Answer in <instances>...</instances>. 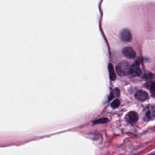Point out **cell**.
Segmentation results:
<instances>
[{
    "mask_svg": "<svg viewBox=\"0 0 155 155\" xmlns=\"http://www.w3.org/2000/svg\"><path fill=\"white\" fill-rule=\"evenodd\" d=\"M116 73L120 76H125L131 73V66L127 61L119 62L116 68Z\"/></svg>",
    "mask_w": 155,
    "mask_h": 155,
    "instance_id": "1",
    "label": "cell"
},
{
    "mask_svg": "<svg viewBox=\"0 0 155 155\" xmlns=\"http://www.w3.org/2000/svg\"><path fill=\"white\" fill-rule=\"evenodd\" d=\"M144 118L145 120L149 121L155 117V106H148L144 110Z\"/></svg>",
    "mask_w": 155,
    "mask_h": 155,
    "instance_id": "2",
    "label": "cell"
},
{
    "mask_svg": "<svg viewBox=\"0 0 155 155\" xmlns=\"http://www.w3.org/2000/svg\"><path fill=\"white\" fill-rule=\"evenodd\" d=\"M120 37L122 41L125 42H130L132 40L131 33L127 29H124L121 31Z\"/></svg>",
    "mask_w": 155,
    "mask_h": 155,
    "instance_id": "3",
    "label": "cell"
},
{
    "mask_svg": "<svg viewBox=\"0 0 155 155\" xmlns=\"http://www.w3.org/2000/svg\"><path fill=\"white\" fill-rule=\"evenodd\" d=\"M123 55L128 59H133L136 57V55L134 50L130 47H126L122 49Z\"/></svg>",
    "mask_w": 155,
    "mask_h": 155,
    "instance_id": "4",
    "label": "cell"
},
{
    "mask_svg": "<svg viewBox=\"0 0 155 155\" xmlns=\"http://www.w3.org/2000/svg\"><path fill=\"white\" fill-rule=\"evenodd\" d=\"M125 118L130 124H134L138 120V115L135 112H130L127 114Z\"/></svg>",
    "mask_w": 155,
    "mask_h": 155,
    "instance_id": "5",
    "label": "cell"
},
{
    "mask_svg": "<svg viewBox=\"0 0 155 155\" xmlns=\"http://www.w3.org/2000/svg\"><path fill=\"white\" fill-rule=\"evenodd\" d=\"M135 98L138 101H144L148 98V95L145 91L142 90H139L136 93Z\"/></svg>",
    "mask_w": 155,
    "mask_h": 155,
    "instance_id": "6",
    "label": "cell"
},
{
    "mask_svg": "<svg viewBox=\"0 0 155 155\" xmlns=\"http://www.w3.org/2000/svg\"><path fill=\"white\" fill-rule=\"evenodd\" d=\"M142 73V71L139 67L138 64L136 63L131 66V74L133 76H140Z\"/></svg>",
    "mask_w": 155,
    "mask_h": 155,
    "instance_id": "7",
    "label": "cell"
},
{
    "mask_svg": "<svg viewBox=\"0 0 155 155\" xmlns=\"http://www.w3.org/2000/svg\"><path fill=\"white\" fill-rule=\"evenodd\" d=\"M109 76L110 79L112 80H115L116 78V75L113 66L112 64H109Z\"/></svg>",
    "mask_w": 155,
    "mask_h": 155,
    "instance_id": "8",
    "label": "cell"
},
{
    "mask_svg": "<svg viewBox=\"0 0 155 155\" xmlns=\"http://www.w3.org/2000/svg\"><path fill=\"white\" fill-rule=\"evenodd\" d=\"M121 104V102H120V100L119 99H116L111 104V107L113 108V109H116L118 107H119Z\"/></svg>",
    "mask_w": 155,
    "mask_h": 155,
    "instance_id": "9",
    "label": "cell"
},
{
    "mask_svg": "<svg viewBox=\"0 0 155 155\" xmlns=\"http://www.w3.org/2000/svg\"><path fill=\"white\" fill-rule=\"evenodd\" d=\"M109 121V119L107 118H103L99 119L98 120H96L93 122L94 124H105L107 123Z\"/></svg>",
    "mask_w": 155,
    "mask_h": 155,
    "instance_id": "10",
    "label": "cell"
},
{
    "mask_svg": "<svg viewBox=\"0 0 155 155\" xmlns=\"http://www.w3.org/2000/svg\"><path fill=\"white\" fill-rule=\"evenodd\" d=\"M119 96V91L118 89H115L113 91H112V92L111 93V95L110 96V100L113 99L115 97H117Z\"/></svg>",
    "mask_w": 155,
    "mask_h": 155,
    "instance_id": "11",
    "label": "cell"
},
{
    "mask_svg": "<svg viewBox=\"0 0 155 155\" xmlns=\"http://www.w3.org/2000/svg\"><path fill=\"white\" fill-rule=\"evenodd\" d=\"M150 91L152 93V95H154L155 94V83H153L150 87Z\"/></svg>",
    "mask_w": 155,
    "mask_h": 155,
    "instance_id": "12",
    "label": "cell"
}]
</instances>
